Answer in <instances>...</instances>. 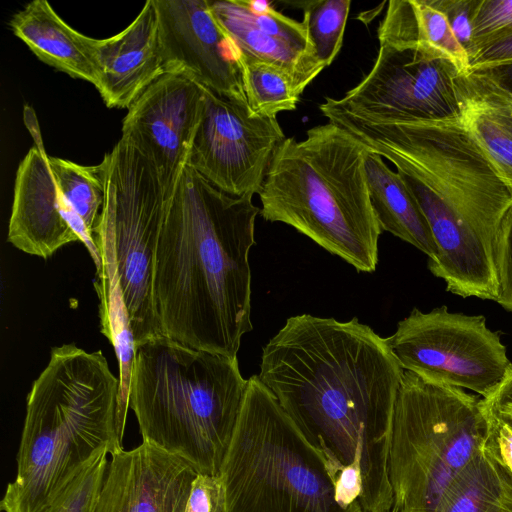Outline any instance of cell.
<instances>
[{
    "label": "cell",
    "instance_id": "6da1fadb",
    "mask_svg": "<svg viewBox=\"0 0 512 512\" xmlns=\"http://www.w3.org/2000/svg\"><path fill=\"white\" fill-rule=\"evenodd\" d=\"M404 370L354 317H289L262 349L258 377L321 454L347 508L390 512L388 455Z\"/></svg>",
    "mask_w": 512,
    "mask_h": 512
},
{
    "label": "cell",
    "instance_id": "7a4b0ae2",
    "mask_svg": "<svg viewBox=\"0 0 512 512\" xmlns=\"http://www.w3.org/2000/svg\"><path fill=\"white\" fill-rule=\"evenodd\" d=\"M329 122L388 159L416 199L437 253L430 272L463 298L496 301V249L512 213V191L460 115L401 123H370L334 105L319 106Z\"/></svg>",
    "mask_w": 512,
    "mask_h": 512
},
{
    "label": "cell",
    "instance_id": "3957f363",
    "mask_svg": "<svg viewBox=\"0 0 512 512\" xmlns=\"http://www.w3.org/2000/svg\"><path fill=\"white\" fill-rule=\"evenodd\" d=\"M260 209L186 166L168 202L158 242L153 298L164 336L237 357L251 322L249 252Z\"/></svg>",
    "mask_w": 512,
    "mask_h": 512
},
{
    "label": "cell",
    "instance_id": "277c9868",
    "mask_svg": "<svg viewBox=\"0 0 512 512\" xmlns=\"http://www.w3.org/2000/svg\"><path fill=\"white\" fill-rule=\"evenodd\" d=\"M119 378L102 351L53 347L27 396L17 473L4 512H40L100 451L123 449L117 422Z\"/></svg>",
    "mask_w": 512,
    "mask_h": 512
},
{
    "label": "cell",
    "instance_id": "5b68a950",
    "mask_svg": "<svg viewBox=\"0 0 512 512\" xmlns=\"http://www.w3.org/2000/svg\"><path fill=\"white\" fill-rule=\"evenodd\" d=\"M359 140L328 122L277 148L259 192L260 215L307 236L359 272H374L382 230Z\"/></svg>",
    "mask_w": 512,
    "mask_h": 512
},
{
    "label": "cell",
    "instance_id": "8992f818",
    "mask_svg": "<svg viewBox=\"0 0 512 512\" xmlns=\"http://www.w3.org/2000/svg\"><path fill=\"white\" fill-rule=\"evenodd\" d=\"M247 383L237 357L160 335L136 346L129 407L142 441L219 475Z\"/></svg>",
    "mask_w": 512,
    "mask_h": 512
},
{
    "label": "cell",
    "instance_id": "52a82bcc",
    "mask_svg": "<svg viewBox=\"0 0 512 512\" xmlns=\"http://www.w3.org/2000/svg\"><path fill=\"white\" fill-rule=\"evenodd\" d=\"M247 380L220 469L225 512H357L341 504L323 457L258 375Z\"/></svg>",
    "mask_w": 512,
    "mask_h": 512
},
{
    "label": "cell",
    "instance_id": "ba28073f",
    "mask_svg": "<svg viewBox=\"0 0 512 512\" xmlns=\"http://www.w3.org/2000/svg\"><path fill=\"white\" fill-rule=\"evenodd\" d=\"M487 432L483 398L404 371L388 455L390 512H436Z\"/></svg>",
    "mask_w": 512,
    "mask_h": 512
},
{
    "label": "cell",
    "instance_id": "9c48e42d",
    "mask_svg": "<svg viewBox=\"0 0 512 512\" xmlns=\"http://www.w3.org/2000/svg\"><path fill=\"white\" fill-rule=\"evenodd\" d=\"M104 203L100 219L110 230L120 286L135 346L163 335L153 298L155 255L169 200L154 167L120 139L100 163Z\"/></svg>",
    "mask_w": 512,
    "mask_h": 512
},
{
    "label": "cell",
    "instance_id": "30bf717a",
    "mask_svg": "<svg viewBox=\"0 0 512 512\" xmlns=\"http://www.w3.org/2000/svg\"><path fill=\"white\" fill-rule=\"evenodd\" d=\"M385 339L404 371L482 398L512 365L500 334L487 326L483 315L454 313L444 305L429 312L414 308Z\"/></svg>",
    "mask_w": 512,
    "mask_h": 512
},
{
    "label": "cell",
    "instance_id": "8fae6325",
    "mask_svg": "<svg viewBox=\"0 0 512 512\" xmlns=\"http://www.w3.org/2000/svg\"><path fill=\"white\" fill-rule=\"evenodd\" d=\"M457 69L416 43H381L370 72L332 103L370 123H401L460 115Z\"/></svg>",
    "mask_w": 512,
    "mask_h": 512
},
{
    "label": "cell",
    "instance_id": "7c38bea8",
    "mask_svg": "<svg viewBox=\"0 0 512 512\" xmlns=\"http://www.w3.org/2000/svg\"><path fill=\"white\" fill-rule=\"evenodd\" d=\"M285 139L277 117L255 115L247 103L205 88L203 113L187 165L231 196L253 197L259 194L272 158Z\"/></svg>",
    "mask_w": 512,
    "mask_h": 512
},
{
    "label": "cell",
    "instance_id": "4fadbf2b",
    "mask_svg": "<svg viewBox=\"0 0 512 512\" xmlns=\"http://www.w3.org/2000/svg\"><path fill=\"white\" fill-rule=\"evenodd\" d=\"M205 88L175 72L156 79L128 108L122 139L154 167L170 200L187 166L201 121Z\"/></svg>",
    "mask_w": 512,
    "mask_h": 512
},
{
    "label": "cell",
    "instance_id": "5bb4252c",
    "mask_svg": "<svg viewBox=\"0 0 512 512\" xmlns=\"http://www.w3.org/2000/svg\"><path fill=\"white\" fill-rule=\"evenodd\" d=\"M166 73L184 74L212 92L247 103L237 51L209 0H154Z\"/></svg>",
    "mask_w": 512,
    "mask_h": 512
},
{
    "label": "cell",
    "instance_id": "9a60e30c",
    "mask_svg": "<svg viewBox=\"0 0 512 512\" xmlns=\"http://www.w3.org/2000/svg\"><path fill=\"white\" fill-rule=\"evenodd\" d=\"M197 470L142 441L108 461L94 512H184Z\"/></svg>",
    "mask_w": 512,
    "mask_h": 512
},
{
    "label": "cell",
    "instance_id": "2e32d148",
    "mask_svg": "<svg viewBox=\"0 0 512 512\" xmlns=\"http://www.w3.org/2000/svg\"><path fill=\"white\" fill-rule=\"evenodd\" d=\"M7 240L24 253L47 259L79 241L44 149L32 147L15 179Z\"/></svg>",
    "mask_w": 512,
    "mask_h": 512
},
{
    "label": "cell",
    "instance_id": "e0dca14e",
    "mask_svg": "<svg viewBox=\"0 0 512 512\" xmlns=\"http://www.w3.org/2000/svg\"><path fill=\"white\" fill-rule=\"evenodd\" d=\"M211 10L240 54L276 65L305 88L324 67L317 61L303 22L275 8L255 13L244 0L211 1Z\"/></svg>",
    "mask_w": 512,
    "mask_h": 512
},
{
    "label": "cell",
    "instance_id": "ac0fdd59",
    "mask_svg": "<svg viewBox=\"0 0 512 512\" xmlns=\"http://www.w3.org/2000/svg\"><path fill=\"white\" fill-rule=\"evenodd\" d=\"M97 90L109 108H129L166 73L154 0L120 33L95 39Z\"/></svg>",
    "mask_w": 512,
    "mask_h": 512
},
{
    "label": "cell",
    "instance_id": "d6986e66",
    "mask_svg": "<svg viewBox=\"0 0 512 512\" xmlns=\"http://www.w3.org/2000/svg\"><path fill=\"white\" fill-rule=\"evenodd\" d=\"M460 119L512 191V96L485 71L456 79Z\"/></svg>",
    "mask_w": 512,
    "mask_h": 512
},
{
    "label": "cell",
    "instance_id": "ffe728a7",
    "mask_svg": "<svg viewBox=\"0 0 512 512\" xmlns=\"http://www.w3.org/2000/svg\"><path fill=\"white\" fill-rule=\"evenodd\" d=\"M10 28L39 60L97 86L95 39L69 26L47 1L28 3L12 17Z\"/></svg>",
    "mask_w": 512,
    "mask_h": 512
},
{
    "label": "cell",
    "instance_id": "44dd1931",
    "mask_svg": "<svg viewBox=\"0 0 512 512\" xmlns=\"http://www.w3.org/2000/svg\"><path fill=\"white\" fill-rule=\"evenodd\" d=\"M95 240L100 251L101 265L94 286L99 297L102 333L114 347L119 366L117 419L126 425L129 407V385L135 359V339L118 275L113 239L107 225L99 219Z\"/></svg>",
    "mask_w": 512,
    "mask_h": 512
},
{
    "label": "cell",
    "instance_id": "7402d4cb",
    "mask_svg": "<svg viewBox=\"0 0 512 512\" xmlns=\"http://www.w3.org/2000/svg\"><path fill=\"white\" fill-rule=\"evenodd\" d=\"M383 157L368 151L365 171L370 201L383 231L411 244L432 258L437 253L429 224L399 173Z\"/></svg>",
    "mask_w": 512,
    "mask_h": 512
},
{
    "label": "cell",
    "instance_id": "603a6c76",
    "mask_svg": "<svg viewBox=\"0 0 512 512\" xmlns=\"http://www.w3.org/2000/svg\"><path fill=\"white\" fill-rule=\"evenodd\" d=\"M379 43L416 42L449 61L459 75L470 72V58L446 16L430 0H390L378 28Z\"/></svg>",
    "mask_w": 512,
    "mask_h": 512
},
{
    "label": "cell",
    "instance_id": "cb8c5ba5",
    "mask_svg": "<svg viewBox=\"0 0 512 512\" xmlns=\"http://www.w3.org/2000/svg\"><path fill=\"white\" fill-rule=\"evenodd\" d=\"M49 162L72 228L79 241L87 248L97 270L100 268L101 258L95 234L104 203L101 164L84 166L51 156Z\"/></svg>",
    "mask_w": 512,
    "mask_h": 512
},
{
    "label": "cell",
    "instance_id": "d4e9b609",
    "mask_svg": "<svg viewBox=\"0 0 512 512\" xmlns=\"http://www.w3.org/2000/svg\"><path fill=\"white\" fill-rule=\"evenodd\" d=\"M436 512H512V475L482 448L453 480Z\"/></svg>",
    "mask_w": 512,
    "mask_h": 512
},
{
    "label": "cell",
    "instance_id": "484cf974",
    "mask_svg": "<svg viewBox=\"0 0 512 512\" xmlns=\"http://www.w3.org/2000/svg\"><path fill=\"white\" fill-rule=\"evenodd\" d=\"M247 105L255 115L276 117L296 109L305 87L288 71L237 52Z\"/></svg>",
    "mask_w": 512,
    "mask_h": 512
},
{
    "label": "cell",
    "instance_id": "4316f807",
    "mask_svg": "<svg viewBox=\"0 0 512 512\" xmlns=\"http://www.w3.org/2000/svg\"><path fill=\"white\" fill-rule=\"evenodd\" d=\"M303 10V24L317 61L325 68L339 53L350 11V0L295 2Z\"/></svg>",
    "mask_w": 512,
    "mask_h": 512
},
{
    "label": "cell",
    "instance_id": "83f0119b",
    "mask_svg": "<svg viewBox=\"0 0 512 512\" xmlns=\"http://www.w3.org/2000/svg\"><path fill=\"white\" fill-rule=\"evenodd\" d=\"M108 454L107 450L97 453L40 512H94Z\"/></svg>",
    "mask_w": 512,
    "mask_h": 512
},
{
    "label": "cell",
    "instance_id": "f1b7e54d",
    "mask_svg": "<svg viewBox=\"0 0 512 512\" xmlns=\"http://www.w3.org/2000/svg\"><path fill=\"white\" fill-rule=\"evenodd\" d=\"M512 30V0H478L472 19L471 59Z\"/></svg>",
    "mask_w": 512,
    "mask_h": 512
},
{
    "label": "cell",
    "instance_id": "f546056e",
    "mask_svg": "<svg viewBox=\"0 0 512 512\" xmlns=\"http://www.w3.org/2000/svg\"><path fill=\"white\" fill-rule=\"evenodd\" d=\"M226 496L219 475L198 473L195 477L184 512H225Z\"/></svg>",
    "mask_w": 512,
    "mask_h": 512
},
{
    "label": "cell",
    "instance_id": "4dcf8cb0",
    "mask_svg": "<svg viewBox=\"0 0 512 512\" xmlns=\"http://www.w3.org/2000/svg\"><path fill=\"white\" fill-rule=\"evenodd\" d=\"M496 270L499 283L496 302L512 312V213L505 220L499 234Z\"/></svg>",
    "mask_w": 512,
    "mask_h": 512
},
{
    "label": "cell",
    "instance_id": "1f68e13d",
    "mask_svg": "<svg viewBox=\"0 0 512 512\" xmlns=\"http://www.w3.org/2000/svg\"><path fill=\"white\" fill-rule=\"evenodd\" d=\"M432 5L440 10L458 42L471 56L472 19L478 0H430Z\"/></svg>",
    "mask_w": 512,
    "mask_h": 512
},
{
    "label": "cell",
    "instance_id": "d6a6232c",
    "mask_svg": "<svg viewBox=\"0 0 512 512\" xmlns=\"http://www.w3.org/2000/svg\"><path fill=\"white\" fill-rule=\"evenodd\" d=\"M512 64V30L482 48L470 61V71Z\"/></svg>",
    "mask_w": 512,
    "mask_h": 512
},
{
    "label": "cell",
    "instance_id": "836d02e7",
    "mask_svg": "<svg viewBox=\"0 0 512 512\" xmlns=\"http://www.w3.org/2000/svg\"><path fill=\"white\" fill-rule=\"evenodd\" d=\"M483 403L487 414L512 429V365L501 383L483 398Z\"/></svg>",
    "mask_w": 512,
    "mask_h": 512
},
{
    "label": "cell",
    "instance_id": "e575fe53",
    "mask_svg": "<svg viewBox=\"0 0 512 512\" xmlns=\"http://www.w3.org/2000/svg\"><path fill=\"white\" fill-rule=\"evenodd\" d=\"M504 90L512 95V64L492 67L485 70Z\"/></svg>",
    "mask_w": 512,
    "mask_h": 512
},
{
    "label": "cell",
    "instance_id": "d590c367",
    "mask_svg": "<svg viewBox=\"0 0 512 512\" xmlns=\"http://www.w3.org/2000/svg\"><path fill=\"white\" fill-rule=\"evenodd\" d=\"M357 512H371V511H366V510L359 508Z\"/></svg>",
    "mask_w": 512,
    "mask_h": 512
},
{
    "label": "cell",
    "instance_id": "8d00e7d4",
    "mask_svg": "<svg viewBox=\"0 0 512 512\" xmlns=\"http://www.w3.org/2000/svg\"><path fill=\"white\" fill-rule=\"evenodd\" d=\"M512 96V95H511Z\"/></svg>",
    "mask_w": 512,
    "mask_h": 512
}]
</instances>
